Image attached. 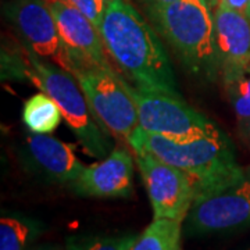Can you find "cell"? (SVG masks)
<instances>
[{
  "instance_id": "cell-1",
  "label": "cell",
  "mask_w": 250,
  "mask_h": 250,
  "mask_svg": "<svg viewBox=\"0 0 250 250\" xmlns=\"http://www.w3.org/2000/svg\"><path fill=\"white\" fill-rule=\"evenodd\" d=\"M99 34L107 54L134 86L181 98L160 35L129 0L107 3Z\"/></svg>"
},
{
  "instance_id": "cell-2",
  "label": "cell",
  "mask_w": 250,
  "mask_h": 250,
  "mask_svg": "<svg viewBox=\"0 0 250 250\" xmlns=\"http://www.w3.org/2000/svg\"><path fill=\"white\" fill-rule=\"evenodd\" d=\"M128 143L132 150L152 153L157 159L184 171L193 181L197 197L245 178L231 139L217 125L182 138L150 134L138 126Z\"/></svg>"
},
{
  "instance_id": "cell-3",
  "label": "cell",
  "mask_w": 250,
  "mask_h": 250,
  "mask_svg": "<svg viewBox=\"0 0 250 250\" xmlns=\"http://www.w3.org/2000/svg\"><path fill=\"white\" fill-rule=\"evenodd\" d=\"M145 13L188 72L214 80L220 64L214 43V16L208 0H178L145 7Z\"/></svg>"
},
{
  "instance_id": "cell-4",
  "label": "cell",
  "mask_w": 250,
  "mask_h": 250,
  "mask_svg": "<svg viewBox=\"0 0 250 250\" xmlns=\"http://www.w3.org/2000/svg\"><path fill=\"white\" fill-rule=\"evenodd\" d=\"M25 56L27 78L57 103L62 118L83 147V152L95 159L107 157L108 153H111L113 142L92 114L77 78L71 72L36 56L28 49H25Z\"/></svg>"
},
{
  "instance_id": "cell-5",
  "label": "cell",
  "mask_w": 250,
  "mask_h": 250,
  "mask_svg": "<svg viewBox=\"0 0 250 250\" xmlns=\"http://www.w3.org/2000/svg\"><path fill=\"white\" fill-rule=\"evenodd\" d=\"M85 93L90 111L99 125L108 135L123 138L129 136L139 126L138 111L132 98L123 86L120 74L113 68L85 65L72 74Z\"/></svg>"
},
{
  "instance_id": "cell-6",
  "label": "cell",
  "mask_w": 250,
  "mask_h": 250,
  "mask_svg": "<svg viewBox=\"0 0 250 250\" xmlns=\"http://www.w3.org/2000/svg\"><path fill=\"white\" fill-rule=\"evenodd\" d=\"M120 81L134 100L138 124L146 132L182 138L207 131L215 125L185 103L182 96L138 89L121 75Z\"/></svg>"
},
{
  "instance_id": "cell-7",
  "label": "cell",
  "mask_w": 250,
  "mask_h": 250,
  "mask_svg": "<svg viewBox=\"0 0 250 250\" xmlns=\"http://www.w3.org/2000/svg\"><path fill=\"white\" fill-rule=\"evenodd\" d=\"M136 166L150 200L154 218L184 223L197 197L193 181L184 171L152 153L134 150Z\"/></svg>"
},
{
  "instance_id": "cell-8",
  "label": "cell",
  "mask_w": 250,
  "mask_h": 250,
  "mask_svg": "<svg viewBox=\"0 0 250 250\" xmlns=\"http://www.w3.org/2000/svg\"><path fill=\"white\" fill-rule=\"evenodd\" d=\"M3 10L25 49L72 74L49 0H9Z\"/></svg>"
},
{
  "instance_id": "cell-9",
  "label": "cell",
  "mask_w": 250,
  "mask_h": 250,
  "mask_svg": "<svg viewBox=\"0 0 250 250\" xmlns=\"http://www.w3.org/2000/svg\"><path fill=\"white\" fill-rule=\"evenodd\" d=\"M250 224V179L199 196L185 218L190 235L224 232Z\"/></svg>"
},
{
  "instance_id": "cell-10",
  "label": "cell",
  "mask_w": 250,
  "mask_h": 250,
  "mask_svg": "<svg viewBox=\"0 0 250 250\" xmlns=\"http://www.w3.org/2000/svg\"><path fill=\"white\" fill-rule=\"evenodd\" d=\"M57 29L71 60L72 74L85 65L113 68L99 29L86 16L62 0H49Z\"/></svg>"
},
{
  "instance_id": "cell-11",
  "label": "cell",
  "mask_w": 250,
  "mask_h": 250,
  "mask_svg": "<svg viewBox=\"0 0 250 250\" xmlns=\"http://www.w3.org/2000/svg\"><path fill=\"white\" fill-rule=\"evenodd\" d=\"M72 190L86 197H129L134 192V159L124 149H114L92 166H86Z\"/></svg>"
},
{
  "instance_id": "cell-12",
  "label": "cell",
  "mask_w": 250,
  "mask_h": 250,
  "mask_svg": "<svg viewBox=\"0 0 250 250\" xmlns=\"http://www.w3.org/2000/svg\"><path fill=\"white\" fill-rule=\"evenodd\" d=\"M25 150L32 167L59 184H72L86 167L77 157L74 146L45 134L29 135Z\"/></svg>"
},
{
  "instance_id": "cell-13",
  "label": "cell",
  "mask_w": 250,
  "mask_h": 250,
  "mask_svg": "<svg viewBox=\"0 0 250 250\" xmlns=\"http://www.w3.org/2000/svg\"><path fill=\"white\" fill-rule=\"evenodd\" d=\"M214 16V43L220 72L250 62V18L218 4Z\"/></svg>"
},
{
  "instance_id": "cell-14",
  "label": "cell",
  "mask_w": 250,
  "mask_h": 250,
  "mask_svg": "<svg viewBox=\"0 0 250 250\" xmlns=\"http://www.w3.org/2000/svg\"><path fill=\"white\" fill-rule=\"evenodd\" d=\"M62 114L57 103L45 92L36 93L24 104L22 121L34 134H50L59 126Z\"/></svg>"
},
{
  "instance_id": "cell-15",
  "label": "cell",
  "mask_w": 250,
  "mask_h": 250,
  "mask_svg": "<svg viewBox=\"0 0 250 250\" xmlns=\"http://www.w3.org/2000/svg\"><path fill=\"white\" fill-rule=\"evenodd\" d=\"M182 223L168 218H154L135 241L131 250H182Z\"/></svg>"
},
{
  "instance_id": "cell-16",
  "label": "cell",
  "mask_w": 250,
  "mask_h": 250,
  "mask_svg": "<svg viewBox=\"0 0 250 250\" xmlns=\"http://www.w3.org/2000/svg\"><path fill=\"white\" fill-rule=\"evenodd\" d=\"M228 99L239 125L250 120V62L221 71Z\"/></svg>"
},
{
  "instance_id": "cell-17",
  "label": "cell",
  "mask_w": 250,
  "mask_h": 250,
  "mask_svg": "<svg viewBox=\"0 0 250 250\" xmlns=\"http://www.w3.org/2000/svg\"><path fill=\"white\" fill-rule=\"evenodd\" d=\"M41 229V224L29 217L3 214L0 218V250H27Z\"/></svg>"
},
{
  "instance_id": "cell-18",
  "label": "cell",
  "mask_w": 250,
  "mask_h": 250,
  "mask_svg": "<svg viewBox=\"0 0 250 250\" xmlns=\"http://www.w3.org/2000/svg\"><path fill=\"white\" fill-rule=\"evenodd\" d=\"M134 233L124 235H74L65 241V250H131L136 241Z\"/></svg>"
},
{
  "instance_id": "cell-19",
  "label": "cell",
  "mask_w": 250,
  "mask_h": 250,
  "mask_svg": "<svg viewBox=\"0 0 250 250\" xmlns=\"http://www.w3.org/2000/svg\"><path fill=\"white\" fill-rule=\"evenodd\" d=\"M62 1L81 11L83 16H86L99 29L107 6L103 0H62Z\"/></svg>"
},
{
  "instance_id": "cell-20",
  "label": "cell",
  "mask_w": 250,
  "mask_h": 250,
  "mask_svg": "<svg viewBox=\"0 0 250 250\" xmlns=\"http://www.w3.org/2000/svg\"><path fill=\"white\" fill-rule=\"evenodd\" d=\"M218 4H224V6L229 7V9L241 11V13L248 16L250 0H217V6H218Z\"/></svg>"
},
{
  "instance_id": "cell-21",
  "label": "cell",
  "mask_w": 250,
  "mask_h": 250,
  "mask_svg": "<svg viewBox=\"0 0 250 250\" xmlns=\"http://www.w3.org/2000/svg\"><path fill=\"white\" fill-rule=\"evenodd\" d=\"M141 1H142L143 7H154V6H166L178 0H141Z\"/></svg>"
},
{
  "instance_id": "cell-22",
  "label": "cell",
  "mask_w": 250,
  "mask_h": 250,
  "mask_svg": "<svg viewBox=\"0 0 250 250\" xmlns=\"http://www.w3.org/2000/svg\"><path fill=\"white\" fill-rule=\"evenodd\" d=\"M241 126V132L243 135V138L246 139V142L249 143L250 146V120L249 121H246L245 124L239 125Z\"/></svg>"
},
{
  "instance_id": "cell-23",
  "label": "cell",
  "mask_w": 250,
  "mask_h": 250,
  "mask_svg": "<svg viewBox=\"0 0 250 250\" xmlns=\"http://www.w3.org/2000/svg\"><path fill=\"white\" fill-rule=\"evenodd\" d=\"M35 250H60L57 249V248H53V246H42V248H38Z\"/></svg>"
},
{
  "instance_id": "cell-24",
  "label": "cell",
  "mask_w": 250,
  "mask_h": 250,
  "mask_svg": "<svg viewBox=\"0 0 250 250\" xmlns=\"http://www.w3.org/2000/svg\"><path fill=\"white\" fill-rule=\"evenodd\" d=\"M208 3H210V6H211V9L213 10L217 7V0H208Z\"/></svg>"
},
{
  "instance_id": "cell-25",
  "label": "cell",
  "mask_w": 250,
  "mask_h": 250,
  "mask_svg": "<svg viewBox=\"0 0 250 250\" xmlns=\"http://www.w3.org/2000/svg\"><path fill=\"white\" fill-rule=\"evenodd\" d=\"M248 17L250 18V4H249V10H248Z\"/></svg>"
},
{
  "instance_id": "cell-26",
  "label": "cell",
  "mask_w": 250,
  "mask_h": 250,
  "mask_svg": "<svg viewBox=\"0 0 250 250\" xmlns=\"http://www.w3.org/2000/svg\"><path fill=\"white\" fill-rule=\"evenodd\" d=\"M103 1H104V3H106V4H107V3H110V1H111V0H103Z\"/></svg>"
}]
</instances>
